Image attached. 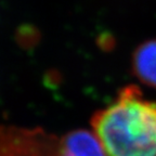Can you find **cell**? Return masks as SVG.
I'll return each mask as SVG.
<instances>
[{"label":"cell","instance_id":"obj_3","mask_svg":"<svg viewBox=\"0 0 156 156\" xmlns=\"http://www.w3.org/2000/svg\"><path fill=\"white\" fill-rule=\"evenodd\" d=\"M60 156H105L104 150L92 130L77 129L60 138Z\"/></svg>","mask_w":156,"mask_h":156},{"label":"cell","instance_id":"obj_1","mask_svg":"<svg viewBox=\"0 0 156 156\" xmlns=\"http://www.w3.org/2000/svg\"><path fill=\"white\" fill-rule=\"evenodd\" d=\"M91 127L105 156H156V102L136 86L124 87L94 113Z\"/></svg>","mask_w":156,"mask_h":156},{"label":"cell","instance_id":"obj_4","mask_svg":"<svg viewBox=\"0 0 156 156\" xmlns=\"http://www.w3.org/2000/svg\"><path fill=\"white\" fill-rule=\"evenodd\" d=\"M131 66L133 74L142 83L156 89V39L136 47Z\"/></svg>","mask_w":156,"mask_h":156},{"label":"cell","instance_id":"obj_2","mask_svg":"<svg viewBox=\"0 0 156 156\" xmlns=\"http://www.w3.org/2000/svg\"><path fill=\"white\" fill-rule=\"evenodd\" d=\"M58 142L40 127L0 125V156H60Z\"/></svg>","mask_w":156,"mask_h":156}]
</instances>
